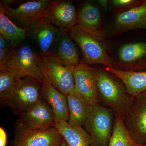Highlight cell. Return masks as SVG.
Returning <instances> with one entry per match:
<instances>
[{
  "mask_svg": "<svg viewBox=\"0 0 146 146\" xmlns=\"http://www.w3.org/2000/svg\"><path fill=\"white\" fill-rule=\"evenodd\" d=\"M98 88L100 104L112 110L123 120L127 115L133 97L128 94L125 87L108 73L98 70Z\"/></svg>",
  "mask_w": 146,
  "mask_h": 146,
  "instance_id": "1",
  "label": "cell"
},
{
  "mask_svg": "<svg viewBox=\"0 0 146 146\" xmlns=\"http://www.w3.org/2000/svg\"><path fill=\"white\" fill-rule=\"evenodd\" d=\"M115 123L112 110L100 104L91 106L84 126L94 146H108Z\"/></svg>",
  "mask_w": 146,
  "mask_h": 146,
  "instance_id": "2",
  "label": "cell"
},
{
  "mask_svg": "<svg viewBox=\"0 0 146 146\" xmlns=\"http://www.w3.org/2000/svg\"><path fill=\"white\" fill-rule=\"evenodd\" d=\"M42 84L30 77L20 78L8 97L1 102L20 116L42 98Z\"/></svg>",
  "mask_w": 146,
  "mask_h": 146,
  "instance_id": "3",
  "label": "cell"
},
{
  "mask_svg": "<svg viewBox=\"0 0 146 146\" xmlns=\"http://www.w3.org/2000/svg\"><path fill=\"white\" fill-rule=\"evenodd\" d=\"M40 58L35 48L26 43L12 49L5 68L21 77H30L42 83L45 80L39 70Z\"/></svg>",
  "mask_w": 146,
  "mask_h": 146,
  "instance_id": "4",
  "label": "cell"
},
{
  "mask_svg": "<svg viewBox=\"0 0 146 146\" xmlns=\"http://www.w3.org/2000/svg\"><path fill=\"white\" fill-rule=\"evenodd\" d=\"M69 31L70 36L81 49L82 62L87 65L101 64L106 68L112 67L102 39L84 31L77 25Z\"/></svg>",
  "mask_w": 146,
  "mask_h": 146,
  "instance_id": "5",
  "label": "cell"
},
{
  "mask_svg": "<svg viewBox=\"0 0 146 146\" xmlns=\"http://www.w3.org/2000/svg\"><path fill=\"white\" fill-rule=\"evenodd\" d=\"M39 67L45 81L67 96L74 90L75 67L63 65L50 56L41 57Z\"/></svg>",
  "mask_w": 146,
  "mask_h": 146,
  "instance_id": "6",
  "label": "cell"
},
{
  "mask_svg": "<svg viewBox=\"0 0 146 146\" xmlns=\"http://www.w3.org/2000/svg\"><path fill=\"white\" fill-rule=\"evenodd\" d=\"M51 0H33L21 3L13 8L0 2V12L5 14L18 27L27 28L37 21L44 18Z\"/></svg>",
  "mask_w": 146,
  "mask_h": 146,
  "instance_id": "7",
  "label": "cell"
},
{
  "mask_svg": "<svg viewBox=\"0 0 146 146\" xmlns=\"http://www.w3.org/2000/svg\"><path fill=\"white\" fill-rule=\"evenodd\" d=\"M55 124V119L50 107L41 98L36 104L18 116L15 129L45 130L54 127Z\"/></svg>",
  "mask_w": 146,
  "mask_h": 146,
  "instance_id": "8",
  "label": "cell"
},
{
  "mask_svg": "<svg viewBox=\"0 0 146 146\" xmlns=\"http://www.w3.org/2000/svg\"><path fill=\"white\" fill-rule=\"evenodd\" d=\"M74 91L91 106L100 104L98 70L81 62L74 70Z\"/></svg>",
  "mask_w": 146,
  "mask_h": 146,
  "instance_id": "9",
  "label": "cell"
},
{
  "mask_svg": "<svg viewBox=\"0 0 146 146\" xmlns=\"http://www.w3.org/2000/svg\"><path fill=\"white\" fill-rule=\"evenodd\" d=\"M123 121L134 141L138 144H146V91L133 97L130 109Z\"/></svg>",
  "mask_w": 146,
  "mask_h": 146,
  "instance_id": "10",
  "label": "cell"
},
{
  "mask_svg": "<svg viewBox=\"0 0 146 146\" xmlns=\"http://www.w3.org/2000/svg\"><path fill=\"white\" fill-rule=\"evenodd\" d=\"M29 39L34 44L41 57L50 54L60 29L42 18L27 28Z\"/></svg>",
  "mask_w": 146,
  "mask_h": 146,
  "instance_id": "11",
  "label": "cell"
},
{
  "mask_svg": "<svg viewBox=\"0 0 146 146\" xmlns=\"http://www.w3.org/2000/svg\"><path fill=\"white\" fill-rule=\"evenodd\" d=\"M63 138L55 127L45 130L15 129L12 145L15 146H60Z\"/></svg>",
  "mask_w": 146,
  "mask_h": 146,
  "instance_id": "12",
  "label": "cell"
},
{
  "mask_svg": "<svg viewBox=\"0 0 146 146\" xmlns=\"http://www.w3.org/2000/svg\"><path fill=\"white\" fill-rule=\"evenodd\" d=\"M78 12L75 6L66 0L52 1L45 11L46 18L58 28L69 31L77 22Z\"/></svg>",
  "mask_w": 146,
  "mask_h": 146,
  "instance_id": "13",
  "label": "cell"
},
{
  "mask_svg": "<svg viewBox=\"0 0 146 146\" xmlns=\"http://www.w3.org/2000/svg\"><path fill=\"white\" fill-rule=\"evenodd\" d=\"M68 31L60 29L48 56H52L65 66L75 67L81 61L77 48L70 35H68Z\"/></svg>",
  "mask_w": 146,
  "mask_h": 146,
  "instance_id": "14",
  "label": "cell"
},
{
  "mask_svg": "<svg viewBox=\"0 0 146 146\" xmlns=\"http://www.w3.org/2000/svg\"><path fill=\"white\" fill-rule=\"evenodd\" d=\"M40 92L41 98L52 110L56 123L68 122L69 113L66 96L45 80L42 84Z\"/></svg>",
  "mask_w": 146,
  "mask_h": 146,
  "instance_id": "15",
  "label": "cell"
},
{
  "mask_svg": "<svg viewBox=\"0 0 146 146\" xmlns=\"http://www.w3.org/2000/svg\"><path fill=\"white\" fill-rule=\"evenodd\" d=\"M77 25L84 31L103 39L100 11L92 2H84L80 5Z\"/></svg>",
  "mask_w": 146,
  "mask_h": 146,
  "instance_id": "16",
  "label": "cell"
},
{
  "mask_svg": "<svg viewBox=\"0 0 146 146\" xmlns=\"http://www.w3.org/2000/svg\"><path fill=\"white\" fill-rule=\"evenodd\" d=\"M106 70L122 82L130 96H135L146 91V70H123L113 67L106 68Z\"/></svg>",
  "mask_w": 146,
  "mask_h": 146,
  "instance_id": "17",
  "label": "cell"
},
{
  "mask_svg": "<svg viewBox=\"0 0 146 146\" xmlns=\"http://www.w3.org/2000/svg\"><path fill=\"white\" fill-rule=\"evenodd\" d=\"M116 27L121 31L137 29H146V1L115 17Z\"/></svg>",
  "mask_w": 146,
  "mask_h": 146,
  "instance_id": "18",
  "label": "cell"
},
{
  "mask_svg": "<svg viewBox=\"0 0 146 146\" xmlns=\"http://www.w3.org/2000/svg\"><path fill=\"white\" fill-rule=\"evenodd\" d=\"M66 97L69 113L68 123L73 126H84L92 106L74 90Z\"/></svg>",
  "mask_w": 146,
  "mask_h": 146,
  "instance_id": "19",
  "label": "cell"
},
{
  "mask_svg": "<svg viewBox=\"0 0 146 146\" xmlns=\"http://www.w3.org/2000/svg\"><path fill=\"white\" fill-rule=\"evenodd\" d=\"M0 35L12 48L26 43L29 39L27 29L18 27L5 14L0 12Z\"/></svg>",
  "mask_w": 146,
  "mask_h": 146,
  "instance_id": "20",
  "label": "cell"
},
{
  "mask_svg": "<svg viewBox=\"0 0 146 146\" xmlns=\"http://www.w3.org/2000/svg\"><path fill=\"white\" fill-rule=\"evenodd\" d=\"M54 127L62 135L69 146H90V135L82 127L73 126L68 122L56 123Z\"/></svg>",
  "mask_w": 146,
  "mask_h": 146,
  "instance_id": "21",
  "label": "cell"
},
{
  "mask_svg": "<svg viewBox=\"0 0 146 146\" xmlns=\"http://www.w3.org/2000/svg\"><path fill=\"white\" fill-rule=\"evenodd\" d=\"M135 143L128 131L122 118L115 114L113 131L108 146H132Z\"/></svg>",
  "mask_w": 146,
  "mask_h": 146,
  "instance_id": "22",
  "label": "cell"
},
{
  "mask_svg": "<svg viewBox=\"0 0 146 146\" xmlns=\"http://www.w3.org/2000/svg\"><path fill=\"white\" fill-rule=\"evenodd\" d=\"M146 56V43L137 42L123 45L120 48L119 57L124 63L135 62Z\"/></svg>",
  "mask_w": 146,
  "mask_h": 146,
  "instance_id": "23",
  "label": "cell"
},
{
  "mask_svg": "<svg viewBox=\"0 0 146 146\" xmlns=\"http://www.w3.org/2000/svg\"><path fill=\"white\" fill-rule=\"evenodd\" d=\"M21 78L10 69H0V99L4 100L12 91L19 79Z\"/></svg>",
  "mask_w": 146,
  "mask_h": 146,
  "instance_id": "24",
  "label": "cell"
},
{
  "mask_svg": "<svg viewBox=\"0 0 146 146\" xmlns=\"http://www.w3.org/2000/svg\"><path fill=\"white\" fill-rule=\"evenodd\" d=\"M113 5L116 7H127L137 3L133 0H113L112 1Z\"/></svg>",
  "mask_w": 146,
  "mask_h": 146,
  "instance_id": "25",
  "label": "cell"
},
{
  "mask_svg": "<svg viewBox=\"0 0 146 146\" xmlns=\"http://www.w3.org/2000/svg\"><path fill=\"white\" fill-rule=\"evenodd\" d=\"M7 143V135L2 127L0 128V146H6Z\"/></svg>",
  "mask_w": 146,
  "mask_h": 146,
  "instance_id": "26",
  "label": "cell"
},
{
  "mask_svg": "<svg viewBox=\"0 0 146 146\" xmlns=\"http://www.w3.org/2000/svg\"><path fill=\"white\" fill-rule=\"evenodd\" d=\"M99 3L104 7H106L107 5V1H100Z\"/></svg>",
  "mask_w": 146,
  "mask_h": 146,
  "instance_id": "27",
  "label": "cell"
},
{
  "mask_svg": "<svg viewBox=\"0 0 146 146\" xmlns=\"http://www.w3.org/2000/svg\"><path fill=\"white\" fill-rule=\"evenodd\" d=\"M60 146H69L67 142L65 141V140L64 139L62 140V143H61V145Z\"/></svg>",
  "mask_w": 146,
  "mask_h": 146,
  "instance_id": "28",
  "label": "cell"
},
{
  "mask_svg": "<svg viewBox=\"0 0 146 146\" xmlns=\"http://www.w3.org/2000/svg\"><path fill=\"white\" fill-rule=\"evenodd\" d=\"M132 146H146V144L145 145H141V144H138L136 143L133 144Z\"/></svg>",
  "mask_w": 146,
  "mask_h": 146,
  "instance_id": "29",
  "label": "cell"
},
{
  "mask_svg": "<svg viewBox=\"0 0 146 146\" xmlns=\"http://www.w3.org/2000/svg\"><path fill=\"white\" fill-rule=\"evenodd\" d=\"M10 146H15L13 145H11Z\"/></svg>",
  "mask_w": 146,
  "mask_h": 146,
  "instance_id": "30",
  "label": "cell"
}]
</instances>
